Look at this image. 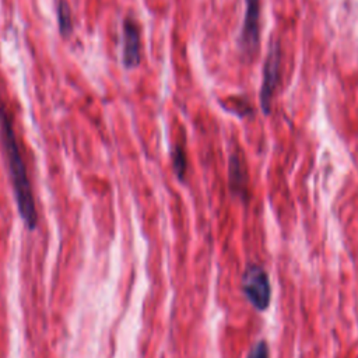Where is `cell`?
<instances>
[{
	"mask_svg": "<svg viewBox=\"0 0 358 358\" xmlns=\"http://www.w3.org/2000/svg\"><path fill=\"white\" fill-rule=\"evenodd\" d=\"M0 140L7 161V168L13 182L18 213L28 229H35L38 225V213L35 199L28 179L25 162L22 159L17 136L13 127V120L7 108L0 102Z\"/></svg>",
	"mask_w": 358,
	"mask_h": 358,
	"instance_id": "1",
	"label": "cell"
},
{
	"mask_svg": "<svg viewBox=\"0 0 358 358\" xmlns=\"http://www.w3.org/2000/svg\"><path fill=\"white\" fill-rule=\"evenodd\" d=\"M242 291L246 299L257 309L266 310L270 305L271 287L266 270L259 264H249L242 275Z\"/></svg>",
	"mask_w": 358,
	"mask_h": 358,
	"instance_id": "2",
	"label": "cell"
},
{
	"mask_svg": "<svg viewBox=\"0 0 358 358\" xmlns=\"http://www.w3.org/2000/svg\"><path fill=\"white\" fill-rule=\"evenodd\" d=\"M280 60H281L280 45L277 42H273L270 45V49L267 52V57L264 62L263 84H262V91H260V105L266 115L270 112L271 99H273L275 88L278 85Z\"/></svg>",
	"mask_w": 358,
	"mask_h": 358,
	"instance_id": "3",
	"label": "cell"
},
{
	"mask_svg": "<svg viewBox=\"0 0 358 358\" xmlns=\"http://www.w3.org/2000/svg\"><path fill=\"white\" fill-rule=\"evenodd\" d=\"M259 17H260V0H246L245 18L241 31L239 45L246 55H253L259 46Z\"/></svg>",
	"mask_w": 358,
	"mask_h": 358,
	"instance_id": "4",
	"label": "cell"
},
{
	"mask_svg": "<svg viewBox=\"0 0 358 358\" xmlns=\"http://www.w3.org/2000/svg\"><path fill=\"white\" fill-rule=\"evenodd\" d=\"M123 64L134 69L140 64V25L136 18L127 15L123 21Z\"/></svg>",
	"mask_w": 358,
	"mask_h": 358,
	"instance_id": "5",
	"label": "cell"
},
{
	"mask_svg": "<svg viewBox=\"0 0 358 358\" xmlns=\"http://www.w3.org/2000/svg\"><path fill=\"white\" fill-rule=\"evenodd\" d=\"M229 187L232 193L241 199L248 196V173L245 161L239 151H234L229 157Z\"/></svg>",
	"mask_w": 358,
	"mask_h": 358,
	"instance_id": "6",
	"label": "cell"
},
{
	"mask_svg": "<svg viewBox=\"0 0 358 358\" xmlns=\"http://www.w3.org/2000/svg\"><path fill=\"white\" fill-rule=\"evenodd\" d=\"M57 22L60 34L63 36H69L73 31V17L70 6L64 0H59L57 3Z\"/></svg>",
	"mask_w": 358,
	"mask_h": 358,
	"instance_id": "7",
	"label": "cell"
},
{
	"mask_svg": "<svg viewBox=\"0 0 358 358\" xmlns=\"http://www.w3.org/2000/svg\"><path fill=\"white\" fill-rule=\"evenodd\" d=\"M172 164H173V171L176 173V176L183 180L185 175H186V169H187V159H186V151L183 148V145L176 144L172 152Z\"/></svg>",
	"mask_w": 358,
	"mask_h": 358,
	"instance_id": "8",
	"label": "cell"
},
{
	"mask_svg": "<svg viewBox=\"0 0 358 358\" xmlns=\"http://www.w3.org/2000/svg\"><path fill=\"white\" fill-rule=\"evenodd\" d=\"M248 358H268V348L264 340L257 341L249 351Z\"/></svg>",
	"mask_w": 358,
	"mask_h": 358,
	"instance_id": "9",
	"label": "cell"
}]
</instances>
